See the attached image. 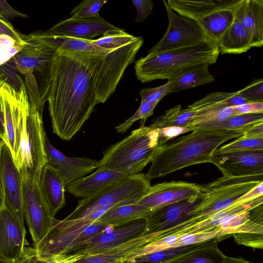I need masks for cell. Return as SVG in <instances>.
I'll use <instances>...</instances> for the list:
<instances>
[{"label":"cell","instance_id":"1","mask_svg":"<svg viewBox=\"0 0 263 263\" xmlns=\"http://www.w3.org/2000/svg\"><path fill=\"white\" fill-rule=\"evenodd\" d=\"M143 45L140 39L106 53L56 51L37 107L48 101L53 133L70 140L95 106L115 92L126 68Z\"/></svg>","mask_w":263,"mask_h":263},{"label":"cell","instance_id":"2","mask_svg":"<svg viewBox=\"0 0 263 263\" xmlns=\"http://www.w3.org/2000/svg\"><path fill=\"white\" fill-rule=\"evenodd\" d=\"M248 128L195 129L191 134L158 147L145 176L151 180L190 165L210 163L213 154L220 145L241 136Z\"/></svg>","mask_w":263,"mask_h":263},{"label":"cell","instance_id":"3","mask_svg":"<svg viewBox=\"0 0 263 263\" xmlns=\"http://www.w3.org/2000/svg\"><path fill=\"white\" fill-rule=\"evenodd\" d=\"M220 53L217 43L211 39L192 46L154 54H148L136 61V75L142 83L168 79L187 67L215 63Z\"/></svg>","mask_w":263,"mask_h":263},{"label":"cell","instance_id":"4","mask_svg":"<svg viewBox=\"0 0 263 263\" xmlns=\"http://www.w3.org/2000/svg\"><path fill=\"white\" fill-rule=\"evenodd\" d=\"M159 129L140 126L122 140L109 146L98 161V167L124 173H140L152 162L159 147Z\"/></svg>","mask_w":263,"mask_h":263},{"label":"cell","instance_id":"5","mask_svg":"<svg viewBox=\"0 0 263 263\" xmlns=\"http://www.w3.org/2000/svg\"><path fill=\"white\" fill-rule=\"evenodd\" d=\"M108 210L98 209L78 219L59 220L55 218L50 233L34 246L37 255L49 257L70 254L86 240L113 227L96 221Z\"/></svg>","mask_w":263,"mask_h":263},{"label":"cell","instance_id":"6","mask_svg":"<svg viewBox=\"0 0 263 263\" xmlns=\"http://www.w3.org/2000/svg\"><path fill=\"white\" fill-rule=\"evenodd\" d=\"M45 134L42 114L31 99L17 152L13 159L23 179L39 182L42 170L47 163Z\"/></svg>","mask_w":263,"mask_h":263},{"label":"cell","instance_id":"7","mask_svg":"<svg viewBox=\"0 0 263 263\" xmlns=\"http://www.w3.org/2000/svg\"><path fill=\"white\" fill-rule=\"evenodd\" d=\"M151 186V180L144 173L128 176L91 197L79 200L74 211L65 219L81 218L98 209L111 210L136 203Z\"/></svg>","mask_w":263,"mask_h":263},{"label":"cell","instance_id":"8","mask_svg":"<svg viewBox=\"0 0 263 263\" xmlns=\"http://www.w3.org/2000/svg\"><path fill=\"white\" fill-rule=\"evenodd\" d=\"M0 100L5 116L6 136L4 142L14 159L29 111L30 101L24 84L17 89L8 82L0 87Z\"/></svg>","mask_w":263,"mask_h":263},{"label":"cell","instance_id":"9","mask_svg":"<svg viewBox=\"0 0 263 263\" xmlns=\"http://www.w3.org/2000/svg\"><path fill=\"white\" fill-rule=\"evenodd\" d=\"M262 182L254 181L217 186L208 183L201 185V191L204 193V198L194 210L193 218L183 225L181 230L237 203L240 197Z\"/></svg>","mask_w":263,"mask_h":263},{"label":"cell","instance_id":"10","mask_svg":"<svg viewBox=\"0 0 263 263\" xmlns=\"http://www.w3.org/2000/svg\"><path fill=\"white\" fill-rule=\"evenodd\" d=\"M22 180L24 217L35 246L50 233L55 218L41 193L39 183L22 178Z\"/></svg>","mask_w":263,"mask_h":263},{"label":"cell","instance_id":"11","mask_svg":"<svg viewBox=\"0 0 263 263\" xmlns=\"http://www.w3.org/2000/svg\"><path fill=\"white\" fill-rule=\"evenodd\" d=\"M163 3L167 14L168 27L161 39L149 50L148 54L187 47L211 39L196 21L176 13L166 1Z\"/></svg>","mask_w":263,"mask_h":263},{"label":"cell","instance_id":"12","mask_svg":"<svg viewBox=\"0 0 263 263\" xmlns=\"http://www.w3.org/2000/svg\"><path fill=\"white\" fill-rule=\"evenodd\" d=\"M204 196L201 191L196 196L154 210L146 218L144 235L156 233L157 235L187 222Z\"/></svg>","mask_w":263,"mask_h":263},{"label":"cell","instance_id":"13","mask_svg":"<svg viewBox=\"0 0 263 263\" xmlns=\"http://www.w3.org/2000/svg\"><path fill=\"white\" fill-rule=\"evenodd\" d=\"M0 179L2 202L24 225L22 177L5 143L1 152Z\"/></svg>","mask_w":263,"mask_h":263},{"label":"cell","instance_id":"14","mask_svg":"<svg viewBox=\"0 0 263 263\" xmlns=\"http://www.w3.org/2000/svg\"><path fill=\"white\" fill-rule=\"evenodd\" d=\"M146 227V219H141L117 227V229L110 227L86 240L71 253L84 255L97 253L128 240L144 235Z\"/></svg>","mask_w":263,"mask_h":263},{"label":"cell","instance_id":"15","mask_svg":"<svg viewBox=\"0 0 263 263\" xmlns=\"http://www.w3.org/2000/svg\"><path fill=\"white\" fill-rule=\"evenodd\" d=\"M210 163L226 177L263 175V150L213 154Z\"/></svg>","mask_w":263,"mask_h":263},{"label":"cell","instance_id":"16","mask_svg":"<svg viewBox=\"0 0 263 263\" xmlns=\"http://www.w3.org/2000/svg\"><path fill=\"white\" fill-rule=\"evenodd\" d=\"M25 42L23 48L12 58L14 68L26 76L32 75L34 70L48 75L56 50L39 41L21 34Z\"/></svg>","mask_w":263,"mask_h":263},{"label":"cell","instance_id":"17","mask_svg":"<svg viewBox=\"0 0 263 263\" xmlns=\"http://www.w3.org/2000/svg\"><path fill=\"white\" fill-rule=\"evenodd\" d=\"M26 231L2 202L0 206V257L15 262L22 256L28 244Z\"/></svg>","mask_w":263,"mask_h":263},{"label":"cell","instance_id":"18","mask_svg":"<svg viewBox=\"0 0 263 263\" xmlns=\"http://www.w3.org/2000/svg\"><path fill=\"white\" fill-rule=\"evenodd\" d=\"M201 185L182 181H172L151 186L146 194L136 203L153 210L196 196Z\"/></svg>","mask_w":263,"mask_h":263},{"label":"cell","instance_id":"19","mask_svg":"<svg viewBox=\"0 0 263 263\" xmlns=\"http://www.w3.org/2000/svg\"><path fill=\"white\" fill-rule=\"evenodd\" d=\"M44 138L47 163L58 171L65 186L98 167V161L96 159L68 157L50 143L46 134Z\"/></svg>","mask_w":263,"mask_h":263},{"label":"cell","instance_id":"20","mask_svg":"<svg viewBox=\"0 0 263 263\" xmlns=\"http://www.w3.org/2000/svg\"><path fill=\"white\" fill-rule=\"evenodd\" d=\"M118 28L99 15L90 18H69L57 24L48 32L57 35L91 40L97 36L102 35L109 30Z\"/></svg>","mask_w":263,"mask_h":263},{"label":"cell","instance_id":"21","mask_svg":"<svg viewBox=\"0 0 263 263\" xmlns=\"http://www.w3.org/2000/svg\"><path fill=\"white\" fill-rule=\"evenodd\" d=\"M128 176L124 173L99 167L91 175L69 183L65 188L74 196L85 198L97 194Z\"/></svg>","mask_w":263,"mask_h":263},{"label":"cell","instance_id":"22","mask_svg":"<svg viewBox=\"0 0 263 263\" xmlns=\"http://www.w3.org/2000/svg\"><path fill=\"white\" fill-rule=\"evenodd\" d=\"M246 29L252 47L263 45V0H241L235 15Z\"/></svg>","mask_w":263,"mask_h":263},{"label":"cell","instance_id":"23","mask_svg":"<svg viewBox=\"0 0 263 263\" xmlns=\"http://www.w3.org/2000/svg\"><path fill=\"white\" fill-rule=\"evenodd\" d=\"M155 239L154 233L142 235L97 253L85 255L74 263H125L132 253Z\"/></svg>","mask_w":263,"mask_h":263},{"label":"cell","instance_id":"24","mask_svg":"<svg viewBox=\"0 0 263 263\" xmlns=\"http://www.w3.org/2000/svg\"><path fill=\"white\" fill-rule=\"evenodd\" d=\"M39 185L54 217L65 204L66 186L61 176L56 169L47 163L41 172Z\"/></svg>","mask_w":263,"mask_h":263},{"label":"cell","instance_id":"25","mask_svg":"<svg viewBox=\"0 0 263 263\" xmlns=\"http://www.w3.org/2000/svg\"><path fill=\"white\" fill-rule=\"evenodd\" d=\"M241 0H226V3L197 23L210 39L216 43L235 20Z\"/></svg>","mask_w":263,"mask_h":263},{"label":"cell","instance_id":"26","mask_svg":"<svg viewBox=\"0 0 263 263\" xmlns=\"http://www.w3.org/2000/svg\"><path fill=\"white\" fill-rule=\"evenodd\" d=\"M263 203L251 209L249 219L232 236L238 245L263 248Z\"/></svg>","mask_w":263,"mask_h":263},{"label":"cell","instance_id":"27","mask_svg":"<svg viewBox=\"0 0 263 263\" xmlns=\"http://www.w3.org/2000/svg\"><path fill=\"white\" fill-rule=\"evenodd\" d=\"M209 65L202 63L193 66L171 76L167 79L170 83L168 95L214 82L215 78L209 70Z\"/></svg>","mask_w":263,"mask_h":263},{"label":"cell","instance_id":"28","mask_svg":"<svg viewBox=\"0 0 263 263\" xmlns=\"http://www.w3.org/2000/svg\"><path fill=\"white\" fill-rule=\"evenodd\" d=\"M27 36L46 44L56 51L76 50L92 53H106L112 49H106L95 45L91 40L54 35L47 32L33 33Z\"/></svg>","mask_w":263,"mask_h":263},{"label":"cell","instance_id":"29","mask_svg":"<svg viewBox=\"0 0 263 263\" xmlns=\"http://www.w3.org/2000/svg\"><path fill=\"white\" fill-rule=\"evenodd\" d=\"M261 203H263L262 196L250 201L237 203L193 226L180 231L177 234L218 231V227L230 217L250 210Z\"/></svg>","mask_w":263,"mask_h":263},{"label":"cell","instance_id":"30","mask_svg":"<svg viewBox=\"0 0 263 263\" xmlns=\"http://www.w3.org/2000/svg\"><path fill=\"white\" fill-rule=\"evenodd\" d=\"M153 210L136 203L122 205L108 210L97 221L114 228L146 219Z\"/></svg>","mask_w":263,"mask_h":263},{"label":"cell","instance_id":"31","mask_svg":"<svg viewBox=\"0 0 263 263\" xmlns=\"http://www.w3.org/2000/svg\"><path fill=\"white\" fill-rule=\"evenodd\" d=\"M217 44L222 54H240L252 48L248 32L235 19L222 34Z\"/></svg>","mask_w":263,"mask_h":263},{"label":"cell","instance_id":"32","mask_svg":"<svg viewBox=\"0 0 263 263\" xmlns=\"http://www.w3.org/2000/svg\"><path fill=\"white\" fill-rule=\"evenodd\" d=\"M170 8L179 15L196 22L223 5L226 0H168Z\"/></svg>","mask_w":263,"mask_h":263},{"label":"cell","instance_id":"33","mask_svg":"<svg viewBox=\"0 0 263 263\" xmlns=\"http://www.w3.org/2000/svg\"><path fill=\"white\" fill-rule=\"evenodd\" d=\"M219 238L209 240L203 245L166 263H224L227 256L218 247Z\"/></svg>","mask_w":263,"mask_h":263},{"label":"cell","instance_id":"34","mask_svg":"<svg viewBox=\"0 0 263 263\" xmlns=\"http://www.w3.org/2000/svg\"><path fill=\"white\" fill-rule=\"evenodd\" d=\"M198 111L197 108L189 107L181 109V105H178L155 119L151 126L159 129L167 127H187Z\"/></svg>","mask_w":263,"mask_h":263},{"label":"cell","instance_id":"35","mask_svg":"<svg viewBox=\"0 0 263 263\" xmlns=\"http://www.w3.org/2000/svg\"><path fill=\"white\" fill-rule=\"evenodd\" d=\"M206 241L167 248L137 257L126 261L125 263H166L177 257L200 247Z\"/></svg>","mask_w":263,"mask_h":263},{"label":"cell","instance_id":"36","mask_svg":"<svg viewBox=\"0 0 263 263\" xmlns=\"http://www.w3.org/2000/svg\"><path fill=\"white\" fill-rule=\"evenodd\" d=\"M85 255L82 254L56 255L49 257H39L34 247H25L21 257L14 263H74Z\"/></svg>","mask_w":263,"mask_h":263},{"label":"cell","instance_id":"37","mask_svg":"<svg viewBox=\"0 0 263 263\" xmlns=\"http://www.w3.org/2000/svg\"><path fill=\"white\" fill-rule=\"evenodd\" d=\"M260 122H263V113L248 114L232 116L223 121L199 128L242 129Z\"/></svg>","mask_w":263,"mask_h":263},{"label":"cell","instance_id":"38","mask_svg":"<svg viewBox=\"0 0 263 263\" xmlns=\"http://www.w3.org/2000/svg\"><path fill=\"white\" fill-rule=\"evenodd\" d=\"M137 38V36L125 32L121 28H118L109 30L101 37L92 41L99 47L106 49H112L131 43Z\"/></svg>","mask_w":263,"mask_h":263},{"label":"cell","instance_id":"39","mask_svg":"<svg viewBox=\"0 0 263 263\" xmlns=\"http://www.w3.org/2000/svg\"><path fill=\"white\" fill-rule=\"evenodd\" d=\"M263 150V138H247L240 136L216 149L213 154Z\"/></svg>","mask_w":263,"mask_h":263},{"label":"cell","instance_id":"40","mask_svg":"<svg viewBox=\"0 0 263 263\" xmlns=\"http://www.w3.org/2000/svg\"><path fill=\"white\" fill-rule=\"evenodd\" d=\"M107 1L85 0L76 6L71 12V18L85 19L96 17L99 12Z\"/></svg>","mask_w":263,"mask_h":263},{"label":"cell","instance_id":"41","mask_svg":"<svg viewBox=\"0 0 263 263\" xmlns=\"http://www.w3.org/2000/svg\"><path fill=\"white\" fill-rule=\"evenodd\" d=\"M156 106L145 102L141 101V104L134 115L124 122L116 127L118 133L124 134L138 120H141L140 126H144L146 119L154 113Z\"/></svg>","mask_w":263,"mask_h":263},{"label":"cell","instance_id":"42","mask_svg":"<svg viewBox=\"0 0 263 263\" xmlns=\"http://www.w3.org/2000/svg\"><path fill=\"white\" fill-rule=\"evenodd\" d=\"M25 43L18 42L9 35L0 34V66L11 60L23 48Z\"/></svg>","mask_w":263,"mask_h":263},{"label":"cell","instance_id":"43","mask_svg":"<svg viewBox=\"0 0 263 263\" xmlns=\"http://www.w3.org/2000/svg\"><path fill=\"white\" fill-rule=\"evenodd\" d=\"M170 86V83H166L155 88H146L142 89L139 92L141 101H145L155 106L168 95V91Z\"/></svg>","mask_w":263,"mask_h":263},{"label":"cell","instance_id":"44","mask_svg":"<svg viewBox=\"0 0 263 263\" xmlns=\"http://www.w3.org/2000/svg\"><path fill=\"white\" fill-rule=\"evenodd\" d=\"M237 92L241 97L250 102L263 101V79L255 80Z\"/></svg>","mask_w":263,"mask_h":263},{"label":"cell","instance_id":"45","mask_svg":"<svg viewBox=\"0 0 263 263\" xmlns=\"http://www.w3.org/2000/svg\"><path fill=\"white\" fill-rule=\"evenodd\" d=\"M192 129L187 127H167L159 129V147L167 143L171 138L184 134Z\"/></svg>","mask_w":263,"mask_h":263},{"label":"cell","instance_id":"46","mask_svg":"<svg viewBox=\"0 0 263 263\" xmlns=\"http://www.w3.org/2000/svg\"><path fill=\"white\" fill-rule=\"evenodd\" d=\"M137 11L135 18L136 22H142L151 14L154 7V3L151 0H132Z\"/></svg>","mask_w":263,"mask_h":263},{"label":"cell","instance_id":"47","mask_svg":"<svg viewBox=\"0 0 263 263\" xmlns=\"http://www.w3.org/2000/svg\"><path fill=\"white\" fill-rule=\"evenodd\" d=\"M234 116L263 113V101L252 102L232 107Z\"/></svg>","mask_w":263,"mask_h":263},{"label":"cell","instance_id":"48","mask_svg":"<svg viewBox=\"0 0 263 263\" xmlns=\"http://www.w3.org/2000/svg\"><path fill=\"white\" fill-rule=\"evenodd\" d=\"M27 15L21 13L7 3L4 0H0V19L9 22V20L14 17H25Z\"/></svg>","mask_w":263,"mask_h":263},{"label":"cell","instance_id":"49","mask_svg":"<svg viewBox=\"0 0 263 263\" xmlns=\"http://www.w3.org/2000/svg\"><path fill=\"white\" fill-rule=\"evenodd\" d=\"M0 34H6L12 37L17 42H24L21 36V33L18 32L9 22L0 19Z\"/></svg>","mask_w":263,"mask_h":263},{"label":"cell","instance_id":"50","mask_svg":"<svg viewBox=\"0 0 263 263\" xmlns=\"http://www.w3.org/2000/svg\"><path fill=\"white\" fill-rule=\"evenodd\" d=\"M241 136L247 138H263V122L257 123L248 127Z\"/></svg>","mask_w":263,"mask_h":263},{"label":"cell","instance_id":"51","mask_svg":"<svg viewBox=\"0 0 263 263\" xmlns=\"http://www.w3.org/2000/svg\"><path fill=\"white\" fill-rule=\"evenodd\" d=\"M6 136L5 116L0 100V139L4 141Z\"/></svg>","mask_w":263,"mask_h":263},{"label":"cell","instance_id":"52","mask_svg":"<svg viewBox=\"0 0 263 263\" xmlns=\"http://www.w3.org/2000/svg\"><path fill=\"white\" fill-rule=\"evenodd\" d=\"M224 263H252L241 257L227 256Z\"/></svg>","mask_w":263,"mask_h":263},{"label":"cell","instance_id":"53","mask_svg":"<svg viewBox=\"0 0 263 263\" xmlns=\"http://www.w3.org/2000/svg\"><path fill=\"white\" fill-rule=\"evenodd\" d=\"M5 82H7V79L4 73L0 71V87Z\"/></svg>","mask_w":263,"mask_h":263},{"label":"cell","instance_id":"54","mask_svg":"<svg viewBox=\"0 0 263 263\" xmlns=\"http://www.w3.org/2000/svg\"><path fill=\"white\" fill-rule=\"evenodd\" d=\"M4 143V142L0 139V156H1V148L3 144ZM2 189H1V179H0V206L2 203Z\"/></svg>","mask_w":263,"mask_h":263},{"label":"cell","instance_id":"55","mask_svg":"<svg viewBox=\"0 0 263 263\" xmlns=\"http://www.w3.org/2000/svg\"><path fill=\"white\" fill-rule=\"evenodd\" d=\"M0 263H14V262L6 260L0 257Z\"/></svg>","mask_w":263,"mask_h":263}]
</instances>
